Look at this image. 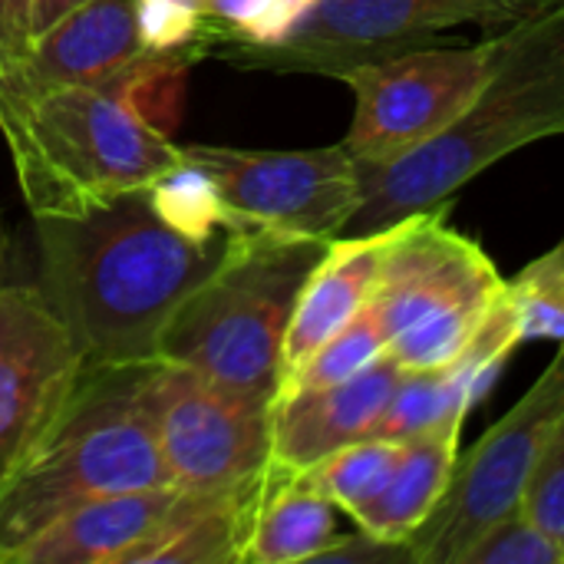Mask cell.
<instances>
[{
	"label": "cell",
	"instance_id": "6da1fadb",
	"mask_svg": "<svg viewBox=\"0 0 564 564\" xmlns=\"http://www.w3.org/2000/svg\"><path fill=\"white\" fill-rule=\"evenodd\" d=\"M231 235L192 241L135 188L83 215L36 218L40 288L86 364H149L178 304L221 264Z\"/></svg>",
	"mask_w": 564,
	"mask_h": 564
},
{
	"label": "cell",
	"instance_id": "7a4b0ae2",
	"mask_svg": "<svg viewBox=\"0 0 564 564\" xmlns=\"http://www.w3.org/2000/svg\"><path fill=\"white\" fill-rule=\"evenodd\" d=\"M564 135V3L516 23L512 46L430 142L390 165L360 169V208L344 235H373L453 195L512 152Z\"/></svg>",
	"mask_w": 564,
	"mask_h": 564
},
{
	"label": "cell",
	"instance_id": "3957f363",
	"mask_svg": "<svg viewBox=\"0 0 564 564\" xmlns=\"http://www.w3.org/2000/svg\"><path fill=\"white\" fill-rule=\"evenodd\" d=\"M145 364H86L46 430L0 473V564L102 496L172 486L142 406Z\"/></svg>",
	"mask_w": 564,
	"mask_h": 564
},
{
	"label": "cell",
	"instance_id": "277c9868",
	"mask_svg": "<svg viewBox=\"0 0 564 564\" xmlns=\"http://www.w3.org/2000/svg\"><path fill=\"white\" fill-rule=\"evenodd\" d=\"M327 248L330 238L235 231L221 264L165 324L155 360L274 403L291 314Z\"/></svg>",
	"mask_w": 564,
	"mask_h": 564
},
{
	"label": "cell",
	"instance_id": "5b68a950",
	"mask_svg": "<svg viewBox=\"0 0 564 564\" xmlns=\"http://www.w3.org/2000/svg\"><path fill=\"white\" fill-rule=\"evenodd\" d=\"M0 132L33 218L83 215L145 188L182 159L172 139L112 93L83 83L43 93L0 89Z\"/></svg>",
	"mask_w": 564,
	"mask_h": 564
},
{
	"label": "cell",
	"instance_id": "8992f818",
	"mask_svg": "<svg viewBox=\"0 0 564 564\" xmlns=\"http://www.w3.org/2000/svg\"><path fill=\"white\" fill-rule=\"evenodd\" d=\"M562 0H314L271 46H231L225 56L278 73L337 76L347 66L433 46L463 26L506 30Z\"/></svg>",
	"mask_w": 564,
	"mask_h": 564
},
{
	"label": "cell",
	"instance_id": "52a82bcc",
	"mask_svg": "<svg viewBox=\"0 0 564 564\" xmlns=\"http://www.w3.org/2000/svg\"><path fill=\"white\" fill-rule=\"evenodd\" d=\"M512 30L469 46H420L387 59L340 69L334 79L354 89V119L344 149L357 165L377 169L443 132L496 73L512 46Z\"/></svg>",
	"mask_w": 564,
	"mask_h": 564
},
{
	"label": "cell",
	"instance_id": "ba28073f",
	"mask_svg": "<svg viewBox=\"0 0 564 564\" xmlns=\"http://www.w3.org/2000/svg\"><path fill=\"white\" fill-rule=\"evenodd\" d=\"M142 406L175 489L225 492L264 479L271 466V400L231 393L182 364L149 360Z\"/></svg>",
	"mask_w": 564,
	"mask_h": 564
},
{
	"label": "cell",
	"instance_id": "9c48e42d",
	"mask_svg": "<svg viewBox=\"0 0 564 564\" xmlns=\"http://www.w3.org/2000/svg\"><path fill=\"white\" fill-rule=\"evenodd\" d=\"M564 416V340L529 393L459 456L456 476L426 525L406 542L413 564H456L492 522L522 506L529 476Z\"/></svg>",
	"mask_w": 564,
	"mask_h": 564
},
{
	"label": "cell",
	"instance_id": "30bf717a",
	"mask_svg": "<svg viewBox=\"0 0 564 564\" xmlns=\"http://www.w3.org/2000/svg\"><path fill=\"white\" fill-rule=\"evenodd\" d=\"M182 155L212 172L238 231L340 238L364 198L360 169L340 142L304 152L192 145Z\"/></svg>",
	"mask_w": 564,
	"mask_h": 564
},
{
	"label": "cell",
	"instance_id": "8fae6325",
	"mask_svg": "<svg viewBox=\"0 0 564 564\" xmlns=\"http://www.w3.org/2000/svg\"><path fill=\"white\" fill-rule=\"evenodd\" d=\"M502 294L506 278L496 261L449 225V205H436L397 221L370 307L393 340L436 317L489 311Z\"/></svg>",
	"mask_w": 564,
	"mask_h": 564
},
{
	"label": "cell",
	"instance_id": "7c38bea8",
	"mask_svg": "<svg viewBox=\"0 0 564 564\" xmlns=\"http://www.w3.org/2000/svg\"><path fill=\"white\" fill-rule=\"evenodd\" d=\"M86 357L43 288H0V473L46 430Z\"/></svg>",
	"mask_w": 564,
	"mask_h": 564
},
{
	"label": "cell",
	"instance_id": "4fadbf2b",
	"mask_svg": "<svg viewBox=\"0 0 564 564\" xmlns=\"http://www.w3.org/2000/svg\"><path fill=\"white\" fill-rule=\"evenodd\" d=\"M145 53L135 26V0H86L0 59V89L43 93L59 86H102Z\"/></svg>",
	"mask_w": 564,
	"mask_h": 564
},
{
	"label": "cell",
	"instance_id": "5bb4252c",
	"mask_svg": "<svg viewBox=\"0 0 564 564\" xmlns=\"http://www.w3.org/2000/svg\"><path fill=\"white\" fill-rule=\"evenodd\" d=\"M403 367L383 354L344 383L297 390L271 403V466L307 473L330 453L367 440Z\"/></svg>",
	"mask_w": 564,
	"mask_h": 564
},
{
	"label": "cell",
	"instance_id": "9a60e30c",
	"mask_svg": "<svg viewBox=\"0 0 564 564\" xmlns=\"http://www.w3.org/2000/svg\"><path fill=\"white\" fill-rule=\"evenodd\" d=\"M393 235L397 225L373 235L330 238L327 254L311 271L297 297V307L291 314L284 354H281V380L291 377L321 344H327L340 327H347L370 304Z\"/></svg>",
	"mask_w": 564,
	"mask_h": 564
},
{
	"label": "cell",
	"instance_id": "2e32d148",
	"mask_svg": "<svg viewBox=\"0 0 564 564\" xmlns=\"http://www.w3.org/2000/svg\"><path fill=\"white\" fill-rule=\"evenodd\" d=\"M261 492L264 479L225 492H178L162 522L116 564H241Z\"/></svg>",
	"mask_w": 564,
	"mask_h": 564
},
{
	"label": "cell",
	"instance_id": "e0dca14e",
	"mask_svg": "<svg viewBox=\"0 0 564 564\" xmlns=\"http://www.w3.org/2000/svg\"><path fill=\"white\" fill-rule=\"evenodd\" d=\"M182 489L159 486L93 499L36 532L10 564H116L172 509Z\"/></svg>",
	"mask_w": 564,
	"mask_h": 564
},
{
	"label": "cell",
	"instance_id": "ac0fdd59",
	"mask_svg": "<svg viewBox=\"0 0 564 564\" xmlns=\"http://www.w3.org/2000/svg\"><path fill=\"white\" fill-rule=\"evenodd\" d=\"M466 416L469 413H453L436 430L403 443L397 469L380 496H373L364 509L350 516L360 532L390 545H406L426 525V519L453 486Z\"/></svg>",
	"mask_w": 564,
	"mask_h": 564
},
{
	"label": "cell",
	"instance_id": "d6986e66",
	"mask_svg": "<svg viewBox=\"0 0 564 564\" xmlns=\"http://www.w3.org/2000/svg\"><path fill=\"white\" fill-rule=\"evenodd\" d=\"M337 506L304 476L268 466L264 492L245 549L248 564L317 562L344 535Z\"/></svg>",
	"mask_w": 564,
	"mask_h": 564
},
{
	"label": "cell",
	"instance_id": "ffe728a7",
	"mask_svg": "<svg viewBox=\"0 0 564 564\" xmlns=\"http://www.w3.org/2000/svg\"><path fill=\"white\" fill-rule=\"evenodd\" d=\"M202 50H175V53H142L126 69L109 76L99 89L112 93L129 112H135L149 129L172 139L185 109V79Z\"/></svg>",
	"mask_w": 564,
	"mask_h": 564
},
{
	"label": "cell",
	"instance_id": "44dd1931",
	"mask_svg": "<svg viewBox=\"0 0 564 564\" xmlns=\"http://www.w3.org/2000/svg\"><path fill=\"white\" fill-rule=\"evenodd\" d=\"M145 195L152 212L169 228H175L192 241H212L221 231H238L225 208L218 182L212 178L208 169H202L188 155H182L172 169L152 178L145 185Z\"/></svg>",
	"mask_w": 564,
	"mask_h": 564
},
{
	"label": "cell",
	"instance_id": "7402d4cb",
	"mask_svg": "<svg viewBox=\"0 0 564 564\" xmlns=\"http://www.w3.org/2000/svg\"><path fill=\"white\" fill-rule=\"evenodd\" d=\"M403 453V443L393 440H357L337 453H330L327 459H321L317 466H311L304 476L347 516H354L357 509H364L373 496H380V489L387 486V479L397 469V459Z\"/></svg>",
	"mask_w": 564,
	"mask_h": 564
},
{
	"label": "cell",
	"instance_id": "603a6c76",
	"mask_svg": "<svg viewBox=\"0 0 564 564\" xmlns=\"http://www.w3.org/2000/svg\"><path fill=\"white\" fill-rule=\"evenodd\" d=\"M390 340L383 324L377 321L373 307L367 304L347 327H340L327 344H321L291 377L281 380L278 397L297 393V390H317V387H330V383H344L354 373L367 370L370 364H377L387 354ZM274 397V400H278Z\"/></svg>",
	"mask_w": 564,
	"mask_h": 564
},
{
	"label": "cell",
	"instance_id": "cb8c5ba5",
	"mask_svg": "<svg viewBox=\"0 0 564 564\" xmlns=\"http://www.w3.org/2000/svg\"><path fill=\"white\" fill-rule=\"evenodd\" d=\"M506 307L522 344L564 340V241L506 281Z\"/></svg>",
	"mask_w": 564,
	"mask_h": 564
},
{
	"label": "cell",
	"instance_id": "d4e9b609",
	"mask_svg": "<svg viewBox=\"0 0 564 564\" xmlns=\"http://www.w3.org/2000/svg\"><path fill=\"white\" fill-rule=\"evenodd\" d=\"M314 0H208L212 46H271L278 43Z\"/></svg>",
	"mask_w": 564,
	"mask_h": 564
},
{
	"label": "cell",
	"instance_id": "484cf974",
	"mask_svg": "<svg viewBox=\"0 0 564 564\" xmlns=\"http://www.w3.org/2000/svg\"><path fill=\"white\" fill-rule=\"evenodd\" d=\"M456 564H564V542L519 506L476 535Z\"/></svg>",
	"mask_w": 564,
	"mask_h": 564
},
{
	"label": "cell",
	"instance_id": "4316f807",
	"mask_svg": "<svg viewBox=\"0 0 564 564\" xmlns=\"http://www.w3.org/2000/svg\"><path fill=\"white\" fill-rule=\"evenodd\" d=\"M135 26L149 53L212 50L208 0H135Z\"/></svg>",
	"mask_w": 564,
	"mask_h": 564
},
{
	"label": "cell",
	"instance_id": "83f0119b",
	"mask_svg": "<svg viewBox=\"0 0 564 564\" xmlns=\"http://www.w3.org/2000/svg\"><path fill=\"white\" fill-rule=\"evenodd\" d=\"M79 3H86V0H33L30 3V30H26V36L36 40L43 30H50L56 20H63Z\"/></svg>",
	"mask_w": 564,
	"mask_h": 564
},
{
	"label": "cell",
	"instance_id": "f1b7e54d",
	"mask_svg": "<svg viewBox=\"0 0 564 564\" xmlns=\"http://www.w3.org/2000/svg\"><path fill=\"white\" fill-rule=\"evenodd\" d=\"M7 245H10V238H7V228H3V218H0V268L7 261Z\"/></svg>",
	"mask_w": 564,
	"mask_h": 564
},
{
	"label": "cell",
	"instance_id": "f546056e",
	"mask_svg": "<svg viewBox=\"0 0 564 564\" xmlns=\"http://www.w3.org/2000/svg\"><path fill=\"white\" fill-rule=\"evenodd\" d=\"M562 3H564V0H562Z\"/></svg>",
	"mask_w": 564,
	"mask_h": 564
}]
</instances>
